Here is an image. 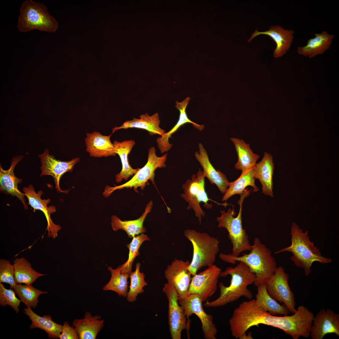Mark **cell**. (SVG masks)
Here are the masks:
<instances>
[{
	"label": "cell",
	"mask_w": 339,
	"mask_h": 339,
	"mask_svg": "<svg viewBox=\"0 0 339 339\" xmlns=\"http://www.w3.org/2000/svg\"><path fill=\"white\" fill-rule=\"evenodd\" d=\"M231 276L230 284L226 286L223 283L219 285L220 295L211 302L207 300L204 304L207 307H217L237 300L241 297L250 300L253 297L251 291L248 288L249 285L254 284L256 275L249 267L243 262L234 267H229L221 273L220 277Z\"/></svg>",
	"instance_id": "6da1fadb"
},
{
	"label": "cell",
	"mask_w": 339,
	"mask_h": 339,
	"mask_svg": "<svg viewBox=\"0 0 339 339\" xmlns=\"http://www.w3.org/2000/svg\"><path fill=\"white\" fill-rule=\"evenodd\" d=\"M248 254L236 256L232 253H220V258L225 262L234 264L237 262L245 263L256 275L254 283L257 286L265 282L272 276L277 268V263L269 248L261 241L259 238L254 239L253 244Z\"/></svg>",
	"instance_id": "7a4b0ae2"
},
{
	"label": "cell",
	"mask_w": 339,
	"mask_h": 339,
	"mask_svg": "<svg viewBox=\"0 0 339 339\" xmlns=\"http://www.w3.org/2000/svg\"><path fill=\"white\" fill-rule=\"evenodd\" d=\"M290 234L291 245L276 251L275 253L284 251L291 252L293 256L290 257L291 260L295 266L304 269L306 276L311 273V267L314 262L325 264L331 262V258L322 256L320 249L314 245V242L310 240L307 230L304 232L298 224L293 223Z\"/></svg>",
	"instance_id": "3957f363"
},
{
	"label": "cell",
	"mask_w": 339,
	"mask_h": 339,
	"mask_svg": "<svg viewBox=\"0 0 339 339\" xmlns=\"http://www.w3.org/2000/svg\"><path fill=\"white\" fill-rule=\"evenodd\" d=\"M184 234L193 246L192 258L188 266L191 275H194L203 267L214 264L219 251L218 239L207 233H200L193 229L185 230Z\"/></svg>",
	"instance_id": "277c9868"
},
{
	"label": "cell",
	"mask_w": 339,
	"mask_h": 339,
	"mask_svg": "<svg viewBox=\"0 0 339 339\" xmlns=\"http://www.w3.org/2000/svg\"><path fill=\"white\" fill-rule=\"evenodd\" d=\"M17 27L22 33L35 30L53 33L57 30L58 25L56 19L49 14L45 5L27 0L21 7Z\"/></svg>",
	"instance_id": "5b68a950"
},
{
	"label": "cell",
	"mask_w": 339,
	"mask_h": 339,
	"mask_svg": "<svg viewBox=\"0 0 339 339\" xmlns=\"http://www.w3.org/2000/svg\"><path fill=\"white\" fill-rule=\"evenodd\" d=\"M251 190L246 189L240 194V198L238 201L240 209L236 217H234L236 214L233 207L232 209H228L227 213L224 210L221 211V216L217 218L218 227L224 228L227 230L228 237L232 244V254L236 256H239L243 252L250 251L252 248L249 237L243 227L242 218L243 202L245 198L250 195Z\"/></svg>",
	"instance_id": "8992f818"
},
{
	"label": "cell",
	"mask_w": 339,
	"mask_h": 339,
	"mask_svg": "<svg viewBox=\"0 0 339 339\" xmlns=\"http://www.w3.org/2000/svg\"><path fill=\"white\" fill-rule=\"evenodd\" d=\"M167 154L165 153L161 157L158 156L156 153V149L154 147L150 148L148 151V159L146 164L140 169L133 177L128 181L121 185L111 187L106 186L103 193L105 197L109 196L114 191L124 188H133L134 191L138 192L137 188L140 187L143 190L146 185H148L149 180L155 185L154 178V171L158 168L166 167L165 162Z\"/></svg>",
	"instance_id": "52a82bcc"
},
{
	"label": "cell",
	"mask_w": 339,
	"mask_h": 339,
	"mask_svg": "<svg viewBox=\"0 0 339 339\" xmlns=\"http://www.w3.org/2000/svg\"><path fill=\"white\" fill-rule=\"evenodd\" d=\"M205 177L203 171L199 168L196 175H192L191 180L188 179L183 184L182 187L184 193L180 195L188 203L186 209H192L194 211L200 224H201L202 217H204L205 214L200 206V203L204 202V206L207 209L212 207V204H208V202L211 199L208 198L205 190Z\"/></svg>",
	"instance_id": "ba28073f"
},
{
	"label": "cell",
	"mask_w": 339,
	"mask_h": 339,
	"mask_svg": "<svg viewBox=\"0 0 339 339\" xmlns=\"http://www.w3.org/2000/svg\"><path fill=\"white\" fill-rule=\"evenodd\" d=\"M289 279L288 274L282 267L279 266L265 283L270 296L278 303L284 304L290 312L293 314L296 311V302L294 295L288 284Z\"/></svg>",
	"instance_id": "9c48e42d"
},
{
	"label": "cell",
	"mask_w": 339,
	"mask_h": 339,
	"mask_svg": "<svg viewBox=\"0 0 339 339\" xmlns=\"http://www.w3.org/2000/svg\"><path fill=\"white\" fill-rule=\"evenodd\" d=\"M163 292L168 301V323L171 338L181 339V333L184 329H189L187 318L183 307L178 302L177 293L170 284H164Z\"/></svg>",
	"instance_id": "30bf717a"
},
{
	"label": "cell",
	"mask_w": 339,
	"mask_h": 339,
	"mask_svg": "<svg viewBox=\"0 0 339 339\" xmlns=\"http://www.w3.org/2000/svg\"><path fill=\"white\" fill-rule=\"evenodd\" d=\"M179 304L183 308L186 315L187 324L190 328L189 317L196 315L200 320L202 331L205 339H216L217 329L213 322V317L207 314L202 306V301L196 294H190L184 299L178 298Z\"/></svg>",
	"instance_id": "8fae6325"
},
{
	"label": "cell",
	"mask_w": 339,
	"mask_h": 339,
	"mask_svg": "<svg viewBox=\"0 0 339 339\" xmlns=\"http://www.w3.org/2000/svg\"><path fill=\"white\" fill-rule=\"evenodd\" d=\"M221 269L213 264L193 276L188 289V295H198L202 302L207 301L216 292Z\"/></svg>",
	"instance_id": "7c38bea8"
},
{
	"label": "cell",
	"mask_w": 339,
	"mask_h": 339,
	"mask_svg": "<svg viewBox=\"0 0 339 339\" xmlns=\"http://www.w3.org/2000/svg\"><path fill=\"white\" fill-rule=\"evenodd\" d=\"M190 262L175 259L164 271L167 283L176 291L178 298L184 299L188 295V289L192 275L188 269Z\"/></svg>",
	"instance_id": "4fadbf2b"
},
{
	"label": "cell",
	"mask_w": 339,
	"mask_h": 339,
	"mask_svg": "<svg viewBox=\"0 0 339 339\" xmlns=\"http://www.w3.org/2000/svg\"><path fill=\"white\" fill-rule=\"evenodd\" d=\"M39 156L41 164V166L40 168L41 171L40 176L48 175L52 176L54 180L56 191L59 193L67 194L69 190L63 191L60 188V179L66 172L72 171L74 165L79 161L80 159L74 158L68 161L57 160L54 156L49 154L48 149H46Z\"/></svg>",
	"instance_id": "5bb4252c"
},
{
	"label": "cell",
	"mask_w": 339,
	"mask_h": 339,
	"mask_svg": "<svg viewBox=\"0 0 339 339\" xmlns=\"http://www.w3.org/2000/svg\"><path fill=\"white\" fill-rule=\"evenodd\" d=\"M23 191L27 198L28 204L33 208V212L38 210L44 213L47 222V236L55 239L57 236L58 232L62 229L59 225L54 223L51 218V214H53L56 211L55 206L51 205L48 207L47 204L50 202V199L49 198L42 199L41 196L43 194L42 191L40 190L36 193L32 185L23 187Z\"/></svg>",
	"instance_id": "9a60e30c"
},
{
	"label": "cell",
	"mask_w": 339,
	"mask_h": 339,
	"mask_svg": "<svg viewBox=\"0 0 339 339\" xmlns=\"http://www.w3.org/2000/svg\"><path fill=\"white\" fill-rule=\"evenodd\" d=\"M310 335L312 339H322L326 334L339 336V314L332 310L322 309L314 317Z\"/></svg>",
	"instance_id": "2e32d148"
},
{
	"label": "cell",
	"mask_w": 339,
	"mask_h": 339,
	"mask_svg": "<svg viewBox=\"0 0 339 339\" xmlns=\"http://www.w3.org/2000/svg\"><path fill=\"white\" fill-rule=\"evenodd\" d=\"M294 33L292 30L285 29L278 25H272L268 30L265 31H258L256 29L248 41L250 42L254 38L261 35L269 36L276 45L273 56L275 58H279L286 54L289 49L293 41Z\"/></svg>",
	"instance_id": "e0dca14e"
},
{
	"label": "cell",
	"mask_w": 339,
	"mask_h": 339,
	"mask_svg": "<svg viewBox=\"0 0 339 339\" xmlns=\"http://www.w3.org/2000/svg\"><path fill=\"white\" fill-rule=\"evenodd\" d=\"M23 157L24 156L18 155L13 158L10 167L7 170H4L0 164V190L1 191L17 197L21 202L24 208L27 209L28 208L26 203L25 195L18 187V184L21 183L22 180L17 177L14 172L15 166Z\"/></svg>",
	"instance_id": "ac0fdd59"
},
{
	"label": "cell",
	"mask_w": 339,
	"mask_h": 339,
	"mask_svg": "<svg viewBox=\"0 0 339 339\" xmlns=\"http://www.w3.org/2000/svg\"><path fill=\"white\" fill-rule=\"evenodd\" d=\"M199 151L195 155L203 170V172L212 184H215L221 193L225 194L229 182L226 176L219 170H216L210 162L207 151L201 143L198 144Z\"/></svg>",
	"instance_id": "d6986e66"
},
{
	"label": "cell",
	"mask_w": 339,
	"mask_h": 339,
	"mask_svg": "<svg viewBox=\"0 0 339 339\" xmlns=\"http://www.w3.org/2000/svg\"><path fill=\"white\" fill-rule=\"evenodd\" d=\"M85 142L86 151L91 157L100 158L115 156L113 143L110 140L111 134L104 136L94 131L87 133Z\"/></svg>",
	"instance_id": "ffe728a7"
},
{
	"label": "cell",
	"mask_w": 339,
	"mask_h": 339,
	"mask_svg": "<svg viewBox=\"0 0 339 339\" xmlns=\"http://www.w3.org/2000/svg\"><path fill=\"white\" fill-rule=\"evenodd\" d=\"M191 99L187 97L181 102L176 101L175 102L176 108L180 111L179 120L176 125L169 132L164 133L156 139L157 146L161 153H164L170 150L172 148L173 144L170 143L169 139L171 135L176 132L180 127L187 123L192 124L193 126L200 131L202 130L204 126L198 125L191 120L187 116L186 112V108Z\"/></svg>",
	"instance_id": "44dd1931"
},
{
	"label": "cell",
	"mask_w": 339,
	"mask_h": 339,
	"mask_svg": "<svg viewBox=\"0 0 339 339\" xmlns=\"http://www.w3.org/2000/svg\"><path fill=\"white\" fill-rule=\"evenodd\" d=\"M98 315H93L89 312L85 313L83 318L76 319L72 326L76 329L79 339H95L104 326V320Z\"/></svg>",
	"instance_id": "7402d4cb"
},
{
	"label": "cell",
	"mask_w": 339,
	"mask_h": 339,
	"mask_svg": "<svg viewBox=\"0 0 339 339\" xmlns=\"http://www.w3.org/2000/svg\"><path fill=\"white\" fill-rule=\"evenodd\" d=\"M254 177L258 179L262 185V193L273 197V176L274 163L272 156L265 152L261 161L254 167Z\"/></svg>",
	"instance_id": "603a6c76"
},
{
	"label": "cell",
	"mask_w": 339,
	"mask_h": 339,
	"mask_svg": "<svg viewBox=\"0 0 339 339\" xmlns=\"http://www.w3.org/2000/svg\"><path fill=\"white\" fill-rule=\"evenodd\" d=\"M153 205L152 201H150L142 215L135 220L122 221L116 215L112 216L111 224L112 229L116 231L120 229L124 230L130 238L146 232V230L143 226V223L147 215L151 212Z\"/></svg>",
	"instance_id": "cb8c5ba5"
},
{
	"label": "cell",
	"mask_w": 339,
	"mask_h": 339,
	"mask_svg": "<svg viewBox=\"0 0 339 339\" xmlns=\"http://www.w3.org/2000/svg\"><path fill=\"white\" fill-rule=\"evenodd\" d=\"M113 145L115 153L119 156L122 164L121 171L115 175L117 182H120L123 180H127L130 176L134 175L140 169H133L129 164L128 154L135 144L132 140H124L121 142L115 140Z\"/></svg>",
	"instance_id": "d4e9b609"
},
{
	"label": "cell",
	"mask_w": 339,
	"mask_h": 339,
	"mask_svg": "<svg viewBox=\"0 0 339 339\" xmlns=\"http://www.w3.org/2000/svg\"><path fill=\"white\" fill-rule=\"evenodd\" d=\"M139 118L133 117L132 120L126 121L121 126L115 127L112 129V133L120 129L134 128L144 129L151 134L160 136L165 133V131L159 126L160 121L158 113L151 116L147 113L140 115Z\"/></svg>",
	"instance_id": "484cf974"
},
{
	"label": "cell",
	"mask_w": 339,
	"mask_h": 339,
	"mask_svg": "<svg viewBox=\"0 0 339 339\" xmlns=\"http://www.w3.org/2000/svg\"><path fill=\"white\" fill-rule=\"evenodd\" d=\"M315 37L308 40L307 44L299 46L297 51L299 54L309 58L323 53L330 48L334 37L333 35L324 31L320 33H314Z\"/></svg>",
	"instance_id": "4316f807"
},
{
	"label": "cell",
	"mask_w": 339,
	"mask_h": 339,
	"mask_svg": "<svg viewBox=\"0 0 339 339\" xmlns=\"http://www.w3.org/2000/svg\"><path fill=\"white\" fill-rule=\"evenodd\" d=\"M230 140L234 145L238 156V161L234 167L241 171V173L254 167L259 156L253 153L250 145L243 139L231 137Z\"/></svg>",
	"instance_id": "83f0119b"
},
{
	"label": "cell",
	"mask_w": 339,
	"mask_h": 339,
	"mask_svg": "<svg viewBox=\"0 0 339 339\" xmlns=\"http://www.w3.org/2000/svg\"><path fill=\"white\" fill-rule=\"evenodd\" d=\"M257 287L256 301L257 304L265 311L273 315H288L290 311L283 304H280L273 299L268 293L265 282L259 284Z\"/></svg>",
	"instance_id": "f1b7e54d"
},
{
	"label": "cell",
	"mask_w": 339,
	"mask_h": 339,
	"mask_svg": "<svg viewBox=\"0 0 339 339\" xmlns=\"http://www.w3.org/2000/svg\"><path fill=\"white\" fill-rule=\"evenodd\" d=\"M24 313L27 315L32 321L30 326L31 329L39 328L45 331L49 338H59L61 333L62 325L54 322L50 315H44L41 317L34 312L31 307L24 309Z\"/></svg>",
	"instance_id": "f546056e"
},
{
	"label": "cell",
	"mask_w": 339,
	"mask_h": 339,
	"mask_svg": "<svg viewBox=\"0 0 339 339\" xmlns=\"http://www.w3.org/2000/svg\"><path fill=\"white\" fill-rule=\"evenodd\" d=\"M13 265L15 280L18 284H31L39 277L46 275L34 270L24 257L16 258L13 261Z\"/></svg>",
	"instance_id": "4dcf8cb0"
},
{
	"label": "cell",
	"mask_w": 339,
	"mask_h": 339,
	"mask_svg": "<svg viewBox=\"0 0 339 339\" xmlns=\"http://www.w3.org/2000/svg\"><path fill=\"white\" fill-rule=\"evenodd\" d=\"M254 168L241 173L240 176L234 181L229 182V187L223 195L222 201H225L226 203V201L233 195H240L245 190L246 188L248 186H252L253 188V192L259 190L255 184Z\"/></svg>",
	"instance_id": "1f68e13d"
},
{
	"label": "cell",
	"mask_w": 339,
	"mask_h": 339,
	"mask_svg": "<svg viewBox=\"0 0 339 339\" xmlns=\"http://www.w3.org/2000/svg\"><path fill=\"white\" fill-rule=\"evenodd\" d=\"M111 277L109 282L102 288L104 291H111L117 293L119 296L126 297L128 292V279L129 274L121 272V265L115 269L110 266L107 267Z\"/></svg>",
	"instance_id": "d6a6232c"
},
{
	"label": "cell",
	"mask_w": 339,
	"mask_h": 339,
	"mask_svg": "<svg viewBox=\"0 0 339 339\" xmlns=\"http://www.w3.org/2000/svg\"><path fill=\"white\" fill-rule=\"evenodd\" d=\"M140 263H137L135 270L129 275L130 285L126 298L127 301L130 303L136 300L138 295L144 292L143 288L148 285L145 280L144 274L140 271Z\"/></svg>",
	"instance_id": "836d02e7"
},
{
	"label": "cell",
	"mask_w": 339,
	"mask_h": 339,
	"mask_svg": "<svg viewBox=\"0 0 339 339\" xmlns=\"http://www.w3.org/2000/svg\"><path fill=\"white\" fill-rule=\"evenodd\" d=\"M20 299L21 301L27 307L35 308L39 302L38 298L41 294L47 293L35 288L31 284L21 285L17 284L13 288Z\"/></svg>",
	"instance_id": "e575fe53"
},
{
	"label": "cell",
	"mask_w": 339,
	"mask_h": 339,
	"mask_svg": "<svg viewBox=\"0 0 339 339\" xmlns=\"http://www.w3.org/2000/svg\"><path fill=\"white\" fill-rule=\"evenodd\" d=\"M147 235L143 233L133 237L127 247L129 250L128 258L123 264L121 265V272L123 274H130L132 272V266L133 261L137 256L139 255V249L142 244L145 241L150 240Z\"/></svg>",
	"instance_id": "d590c367"
},
{
	"label": "cell",
	"mask_w": 339,
	"mask_h": 339,
	"mask_svg": "<svg viewBox=\"0 0 339 339\" xmlns=\"http://www.w3.org/2000/svg\"><path fill=\"white\" fill-rule=\"evenodd\" d=\"M15 292L12 289L6 288L2 283H0V305L3 306L9 305L18 313L21 301L16 297Z\"/></svg>",
	"instance_id": "8d00e7d4"
},
{
	"label": "cell",
	"mask_w": 339,
	"mask_h": 339,
	"mask_svg": "<svg viewBox=\"0 0 339 339\" xmlns=\"http://www.w3.org/2000/svg\"><path fill=\"white\" fill-rule=\"evenodd\" d=\"M5 282L10 285L13 288L17 285L14 275V267L9 261L0 260V283Z\"/></svg>",
	"instance_id": "74e56055"
},
{
	"label": "cell",
	"mask_w": 339,
	"mask_h": 339,
	"mask_svg": "<svg viewBox=\"0 0 339 339\" xmlns=\"http://www.w3.org/2000/svg\"><path fill=\"white\" fill-rule=\"evenodd\" d=\"M60 339H79L78 333L75 328L70 326L68 322L65 321L62 325Z\"/></svg>",
	"instance_id": "f35d334b"
},
{
	"label": "cell",
	"mask_w": 339,
	"mask_h": 339,
	"mask_svg": "<svg viewBox=\"0 0 339 339\" xmlns=\"http://www.w3.org/2000/svg\"><path fill=\"white\" fill-rule=\"evenodd\" d=\"M239 339H253L251 332H250L248 334H247L245 332L242 335H241L239 338Z\"/></svg>",
	"instance_id": "ab89813d"
}]
</instances>
